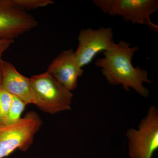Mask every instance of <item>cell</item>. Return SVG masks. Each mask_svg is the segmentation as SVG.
Segmentation results:
<instances>
[{
  "mask_svg": "<svg viewBox=\"0 0 158 158\" xmlns=\"http://www.w3.org/2000/svg\"><path fill=\"white\" fill-rule=\"evenodd\" d=\"M13 96L5 90H0V125H4L7 119Z\"/></svg>",
  "mask_w": 158,
  "mask_h": 158,
  "instance_id": "cell-11",
  "label": "cell"
},
{
  "mask_svg": "<svg viewBox=\"0 0 158 158\" xmlns=\"http://www.w3.org/2000/svg\"><path fill=\"white\" fill-rule=\"evenodd\" d=\"M42 124L39 115L30 111L15 123L0 125V158L8 156L17 149L27 151Z\"/></svg>",
  "mask_w": 158,
  "mask_h": 158,
  "instance_id": "cell-3",
  "label": "cell"
},
{
  "mask_svg": "<svg viewBox=\"0 0 158 158\" xmlns=\"http://www.w3.org/2000/svg\"><path fill=\"white\" fill-rule=\"evenodd\" d=\"M38 24L33 16L16 6L13 0H0V40H14Z\"/></svg>",
  "mask_w": 158,
  "mask_h": 158,
  "instance_id": "cell-6",
  "label": "cell"
},
{
  "mask_svg": "<svg viewBox=\"0 0 158 158\" xmlns=\"http://www.w3.org/2000/svg\"><path fill=\"white\" fill-rule=\"evenodd\" d=\"M2 89L15 97L26 105L34 104L30 78L19 73L11 63L2 60Z\"/></svg>",
  "mask_w": 158,
  "mask_h": 158,
  "instance_id": "cell-9",
  "label": "cell"
},
{
  "mask_svg": "<svg viewBox=\"0 0 158 158\" xmlns=\"http://www.w3.org/2000/svg\"><path fill=\"white\" fill-rule=\"evenodd\" d=\"M13 2L20 9L31 10L53 4L51 0H13Z\"/></svg>",
  "mask_w": 158,
  "mask_h": 158,
  "instance_id": "cell-12",
  "label": "cell"
},
{
  "mask_svg": "<svg viewBox=\"0 0 158 158\" xmlns=\"http://www.w3.org/2000/svg\"><path fill=\"white\" fill-rule=\"evenodd\" d=\"M67 90L72 92L77 87L78 79L84 70L79 65L74 51H62L49 65L47 71Z\"/></svg>",
  "mask_w": 158,
  "mask_h": 158,
  "instance_id": "cell-8",
  "label": "cell"
},
{
  "mask_svg": "<svg viewBox=\"0 0 158 158\" xmlns=\"http://www.w3.org/2000/svg\"><path fill=\"white\" fill-rule=\"evenodd\" d=\"M14 40H0V59H2L3 54L8 48L10 45L14 42Z\"/></svg>",
  "mask_w": 158,
  "mask_h": 158,
  "instance_id": "cell-13",
  "label": "cell"
},
{
  "mask_svg": "<svg viewBox=\"0 0 158 158\" xmlns=\"http://www.w3.org/2000/svg\"><path fill=\"white\" fill-rule=\"evenodd\" d=\"M26 105L22 101L13 96L11 107L4 125L13 124L18 121L21 118V115L24 110Z\"/></svg>",
  "mask_w": 158,
  "mask_h": 158,
  "instance_id": "cell-10",
  "label": "cell"
},
{
  "mask_svg": "<svg viewBox=\"0 0 158 158\" xmlns=\"http://www.w3.org/2000/svg\"><path fill=\"white\" fill-rule=\"evenodd\" d=\"M34 104L45 113L54 114L71 109L73 94L45 72L30 78Z\"/></svg>",
  "mask_w": 158,
  "mask_h": 158,
  "instance_id": "cell-2",
  "label": "cell"
},
{
  "mask_svg": "<svg viewBox=\"0 0 158 158\" xmlns=\"http://www.w3.org/2000/svg\"><path fill=\"white\" fill-rule=\"evenodd\" d=\"M93 2L106 14L121 16L125 21L146 26L158 32V26L151 19L158 11L157 0H93Z\"/></svg>",
  "mask_w": 158,
  "mask_h": 158,
  "instance_id": "cell-4",
  "label": "cell"
},
{
  "mask_svg": "<svg viewBox=\"0 0 158 158\" xmlns=\"http://www.w3.org/2000/svg\"><path fill=\"white\" fill-rule=\"evenodd\" d=\"M113 29H82L78 37V45L74 51L77 61L81 68L90 64L100 52L110 49L113 41Z\"/></svg>",
  "mask_w": 158,
  "mask_h": 158,
  "instance_id": "cell-7",
  "label": "cell"
},
{
  "mask_svg": "<svg viewBox=\"0 0 158 158\" xmlns=\"http://www.w3.org/2000/svg\"><path fill=\"white\" fill-rule=\"evenodd\" d=\"M139 50L138 46L131 47L129 43L119 40L113 42L109 50L103 52V58L97 60L95 65L102 69L103 75L110 85H122L124 90L132 88L144 98L149 94L144 83L151 84L147 71L139 66L134 67L132 59Z\"/></svg>",
  "mask_w": 158,
  "mask_h": 158,
  "instance_id": "cell-1",
  "label": "cell"
},
{
  "mask_svg": "<svg viewBox=\"0 0 158 158\" xmlns=\"http://www.w3.org/2000/svg\"><path fill=\"white\" fill-rule=\"evenodd\" d=\"M2 59H0V90L2 89V69H1V64L2 61Z\"/></svg>",
  "mask_w": 158,
  "mask_h": 158,
  "instance_id": "cell-14",
  "label": "cell"
},
{
  "mask_svg": "<svg viewBox=\"0 0 158 158\" xmlns=\"http://www.w3.org/2000/svg\"><path fill=\"white\" fill-rule=\"evenodd\" d=\"M126 137L130 157L152 158L158 149V108L150 106L138 128L129 129Z\"/></svg>",
  "mask_w": 158,
  "mask_h": 158,
  "instance_id": "cell-5",
  "label": "cell"
}]
</instances>
